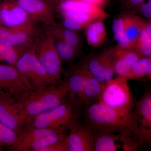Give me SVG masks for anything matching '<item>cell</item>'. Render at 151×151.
Returning a JSON list of instances; mask_svg holds the SVG:
<instances>
[{
  "label": "cell",
  "mask_w": 151,
  "mask_h": 151,
  "mask_svg": "<svg viewBox=\"0 0 151 151\" xmlns=\"http://www.w3.org/2000/svg\"><path fill=\"white\" fill-rule=\"evenodd\" d=\"M83 108L84 124L92 129L107 134H132L141 142L134 112H122L99 102Z\"/></svg>",
  "instance_id": "6da1fadb"
},
{
  "label": "cell",
  "mask_w": 151,
  "mask_h": 151,
  "mask_svg": "<svg viewBox=\"0 0 151 151\" xmlns=\"http://www.w3.org/2000/svg\"><path fill=\"white\" fill-rule=\"evenodd\" d=\"M67 83L32 89L16 101L23 127L32 118L63 103L68 97Z\"/></svg>",
  "instance_id": "7a4b0ae2"
},
{
  "label": "cell",
  "mask_w": 151,
  "mask_h": 151,
  "mask_svg": "<svg viewBox=\"0 0 151 151\" xmlns=\"http://www.w3.org/2000/svg\"><path fill=\"white\" fill-rule=\"evenodd\" d=\"M69 128H35L24 127L15 143L9 147L13 151H40L64 139Z\"/></svg>",
  "instance_id": "3957f363"
},
{
  "label": "cell",
  "mask_w": 151,
  "mask_h": 151,
  "mask_svg": "<svg viewBox=\"0 0 151 151\" xmlns=\"http://www.w3.org/2000/svg\"><path fill=\"white\" fill-rule=\"evenodd\" d=\"M33 48L38 60L47 73L58 84H62L64 71L62 60L56 51L53 39L43 28H38L34 38Z\"/></svg>",
  "instance_id": "277c9868"
},
{
  "label": "cell",
  "mask_w": 151,
  "mask_h": 151,
  "mask_svg": "<svg viewBox=\"0 0 151 151\" xmlns=\"http://www.w3.org/2000/svg\"><path fill=\"white\" fill-rule=\"evenodd\" d=\"M79 111L80 109L70 100L68 95L63 103L34 117L24 127L35 128L66 127L69 129L71 125L79 122Z\"/></svg>",
  "instance_id": "5b68a950"
},
{
  "label": "cell",
  "mask_w": 151,
  "mask_h": 151,
  "mask_svg": "<svg viewBox=\"0 0 151 151\" xmlns=\"http://www.w3.org/2000/svg\"><path fill=\"white\" fill-rule=\"evenodd\" d=\"M98 102L118 111L126 113L132 112L133 98L128 79L118 76L107 81Z\"/></svg>",
  "instance_id": "8992f818"
},
{
  "label": "cell",
  "mask_w": 151,
  "mask_h": 151,
  "mask_svg": "<svg viewBox=\"0 0 151 151\" xmlns=\"http://www.w3.org/2000/svg\"><path fill=\"white\" fill-rule=\"evenodd\" d=\"M14 66L26 77L33 89L58 85L38 60L33 46L19 57Z\"/></svg>",
  "instance_id": "52a82bcc"
},
{
  "label": "cell",
  "mask_w": 151,
  "mask_h": 151,
  "mask_svg": "<svg viewBox=\"0 0 151 151\" xmlns=\"http://www.w3.org/2000/svg\"><path fill=\"white\" fill-rule=\"evenodd\" d=\"M88 55L81 58L63 72V82L67 83L68 97L80 110L82 95L88 79L92 75L87 65Z\"/></svg>",
  "instance_id": "ba28073f"
},
{
  "label": "cell",
  "mask_w": 151,
  "mask_h": 151,
  "mask_svg": "<svg viewBox=\"0 0 151 151\" xmlns=\"http://www.w3.org/2000/svg\"><path fill=\"white\" fill-rule=\"evenodd\" d=\"M32 86L26 77L14 65L0 64V91L17 101Z\"/></svg>",
  "instance_id": "9c48e42d"
},
{
  "label": "cell",
  "mask_w": 151,
  "mask_h": 151,
  "mask_svg": "<svg viewBox=\"0 0 151 151\" xmlns=\"http://www.w3.org/2000/svg\"><path fill=\"white\" fill-rule=\"evenodd\" d=\"M31 21L16 27H8L0 25V42L8 46L32 47L38 28Z\"/></svg>",
  "instance_id": "30bf717a"
},
{
  "label": "cell",
  "mask_w": 151,
  "mask_h": 151,
  "mask_svg": "<svg viewBox=\"0 0 151 151\" xmlns=\"http://www.w3.org/2000/svg\"><path fill=\"white\" fill-rule=\"evenodd\" d=\"M30 19L35 23L45 25L55 26L56 22V6L50 0H17Z\"/></svg>",
  "instance_id": "8fae6325"
},
{
  "label": "cell",
  "mask_w": 151,
  "mask_h": 151,
  "mask_svg": "<svg viewBox=\"0 0 151 151\" xmlns=\"http://www.w3.org/2000/svg\"><path fill=\"white\" fill-rule=\"evenodd\" d=\"M69 130L65 137L67 151H94L93 134L89 126L78 122Z\"/></svg>",
  "instance_id": "7c38bea8"
},
{
  "label": "cell",
  "mask_w": 151,
  "mask_h": 151,
  "mask_svg": "<svg viewBox=\"0 0 151 151\" xmlns=\"http://www.w3.org/2000/svg\"><path fill=\"white\" fill-rule=\"evenodd\" d=\"M141 141L143 145L150 144L151 141V93L146 91L137 103L134 111Z\"/></svg>",
  "instance_id": "4fadbf2b"
},
{
  "label": "cell",
  "mask_w": 151,
  "mask_h": 151,
  "mask_svg": "<svg viewBox=\"0 0 151 151\" xmlns=\"http://www.w3.org/2000/svg\"><path fill=\"white\" fill-rule=\"evenodd\" d=\"M32 21L17 0H3L0 6V25L8 27L21 26ZM33 22V21H32Z\"/></svg>",
  "instance_id": "5bb4252c"
},
{
  "label": "cell",
  "mask_w": 151,
  "mask_h": 151,
  "mask_svg": "<svg viewBox=\"0 0 151 151\" xmlns=\"http://www.w3.org/2000/svg\"><path fill=\"white\" fill-rule=\"evenodd\" d=\"M56 12L88 14L98 19L104 20L109 17L103 7L95 4L81 0H65L56 6Z\"/></svg>",
  "instance_id": "9a60e30c"
},
{
  "label": "cell",
  "mask_w": 151,
  "mask_h": 151,
  "mask_svg": "<svg viewBox=\"0 0 151 151\" xmlns=\"http://www.w3.org/2000/svg\"><path fill=\"white\" fill-rule=\"evenodd\" d=\"M0 122L17 135L23 128L20 121L16 101L4 94L0 95Z\"/></svg>",
  "instance_id": "2e32d148"
},
{
  "label": "cell",
  "mask_w": 151,
  "mask_h": 151,
  "mask_svg": "<svg viewBox=\"0 0 151 151\" xmlns=\"http://www.w3.org/2000/svg\"><path fill=\"white\" fill-rule=\"evenodd\" d=\"M43 29L52 38L64 41L81 50L83 40L78 31L66 28L59 23L55 26L44 25Z\"/></svg>",
  "instance_id": "e0dca14e"
},
{
  "label": "cell",
  "mask_w": 151,
  "mask_h": 151,
  "mask_svg": "<svg viewBox=\"0 0 151 151\" xmlns=\"http://www.w3.org/2000/svg\"><path fill=\"white\" fill-rule=\"evenodd\" d=\"M129 14L123 16L124 29L127 39L132 46L134 47L142 32L146 21L133 12Z\"/></svg>",
  "instance_id": "ac0fdd59"
},
{
  "label": "cell",
  "mask_w": 151,
  "mask_h": 151,
  "mask_svg": "<svg viewBox=\"0 0 151 151\" xmlns=\"http://www.w3.org/2000/svg\"><path fill=\"white\" fill-rule=\"evenodd\" d=\"M84 29L87 43L92 47L101 46L107 40V30L103 20H95Z\"/></svg>",
  "instance_id": "d6986e66"
},
{
  "label": "cell",
  "mask_w": 151,
  "mask_h": 151,
  "mask_svg": "<svg viewBox=\"0 0 151 151\" xmlns=\"http://www.w3.org/2000/svg\"><path fill=\"white\" fill-rule=\"evenodd\" d=\"M94 139V151H116L120 147L116 145L122 134H107L91 128Z\"/></svg>",
  "instance_id": "ffe728a7"
},
{
  "label": "cell",
  "mask_w": 151,
  "mask_h": 151,
  "mask_svg": "<svg viewBox=\"0 0 151 151\" xmlns=\"http://www.w3.org/2000/svg\"><path fill=\"white\" fill-rule=\"evenodd\" d=\"M115 61H119L129 65L144 56L134 47H127L117 45L110 49Z\"/></svg>",
  "instance_id": "44dd1931"
},
{
  "label": "cell",
  "mask_w": 151,
  "mask_h": 151,
  "mask_svg": "<svg viewBox=\"0 0 151 151\" xmlns=\"http://www.w3.org/2000/svg\"><path fill=\"white\" fill-rule=\"evenodd\" d=\"M151 78V56L144 57L134 63L130 68L127 79L140 80Z\"/></svg>",
  "instance_id": "7402d4cb"
},
{
  "label": "cell",
  "mask_w": 151,
  "mask_h": 151,
  "mask_svg": "<svg viewBox=\"0 0 151 151\" xmlns=\"http://www.w3.org/2000/svg\"><path fill=\"white\" fill-rule=\"evenodd\" d=\"M52 39L56 51L63 63L71 64L80 56V50L64 41Z\"/></svg>",
  "instance_id": "603a6c76"
},
{
  "label": "cell",
  "mask_w": 151,
  "mask_h": 151,
  "mask_svg": "<svg viewBox=\"0 0 151 151\" xmlns=\"http://www.w3.org/2000/svg\"><path fill=\"white\" fill-rule=\"evenodd\" d=\"M30 47L8 46L0 42V61H4L9 65H15L19 57Z\"/></svg>",
  "instance_id": "cb8c5ba5"
},
{
  "label": "cell",
  "mask_w": 151,
  "mask_h": 151,
  "mask_svg": "<svg viewBox=\"0 0 151 151\" xmlns=\"http://www.w3.org/2000/svg\"><path fill=\"white\" fill-rule=\"evenodd\" d=\"M134 47L143 56H151V20L146 21L142 32Z\"/></svg>",
  "instance_id": "d4e9b609"
},
{
  "label": "cell",
  "mask_w": 151,
  "mask_h": 151,
  "mask_svg": "<svg viewBox=\"0 0 151 151\" xmlns=\"http://www.w3.org/2000/svg\"><path fill=\"white\" fill-rule=\"evenodd\" d=\"M98 55L101 69L106 83L112 79L115 74L114 59L110 49Z\"/></svg>",
  "instance_id": "484cf974"
},
{
  "label": "cell",
  "mask_w": 151,
  "mask_h": 151,
  "mask_svg": "<svg viewBox=\"0 0 151 151\" xmlns=\"http://www.w3.org/2000/svg\"><path fill=\"white\" fill-rule=\"evenodd\" d=\"M112 30L115 40L118 45L127 47H132L127 39L124 32L123 16L117 17L113 19L112 23Z\"/></svg>",
  "instance_id": "4316f807"
},
{
  "label": "cell",
  "mask_w": 151,
  "mask_h": 151,
  "mask_svg": "<svg viewBox=\"0 0 151 151\" xmlns=\"http://www.w3.org/2000/svg\"><path fill=\"white\" fill-rule=\"evenodd\" d=\"M18 135L0 122V151L4 147H10L16 142Z\"/></svg>",
  "instance_id": "83f0119b"
},
{
  "label": "cell",
  "mask_w": 151,
  "mask_h": 151,
  "mask_svg": "<svg viewBox=\"0 0 151 151\" xmlns=\"http://www.w3.org/2000/svg\"><path fill=\"white\" fill-rule=\"evenodd\" d=\"M87 65L89 71L94 78L100 83L105 84L106 82L102 72L98 55L90 54L88 55Z\"/></svg>",
  "instance_id": "f1b7e54d"
},
{
  "label": "cell",
  "mask_w": 151,
  "mask_h": 151,
  "mask_svg": "<svg viewBox=\"0 0 151 151\" xmlns=\"http://www.w3.org/2000/svg\"><path fill=\"white\" fill-rule=\"evenodd\" d=\"M134 11H136L144 17L151 20V0H147L144 2L134 8Z\"/></svg>",
  "instance_id": "f546056e"
},
{
  "label": "cell",
  "mask_w": 151,
  "mask_h": 151,
  "mask_svg": "<svg viewBox=\"0 0 151 151\" xmlns=\"http://www.w3.org/2000/svg\"><path fill=\"white\" fill-rule=\"evenodd\" d=\"M65 137L61 140L41 149L40 151H67Z\"/></svg>",
  "instance_id": "4dcf8cb0"
},
{
  "label": "cell",
  "mask_w": 151,
  "mask_h": 151,
  "mask_svg": "<svg viewBox=\"0 0 151 151\" xmlns=\"http://www.w3.org/2000/svg\"><path fill=\"white\" fill-rule=\"evenodd\" d=\"M146 0H122L121 8L122 10L132 9Z\"/></svg>",
  "instance_id": "1f68e13d"
},
{
  "label": "cell",
  "mask_w": 151,
  "mask_h": 151,
  "mask_svg": "<svg viewBox=\"0 0 151 151\" xmlns=\"http://www.w3.org/2000/svg\"><path fill=\"white\" fill-rule=\"evenodd\" d=\"M50 1L55 5V6H56L59 3L65 1V0H50ZM81 1L95 4H99L103 0H81Z\"/></svg>",
  "instance_id": "d6a6232c"
},
{
  "label": "cell",
  "mask_w": 151,
  "mask_h": 151,
  "mask_svg": "<svg viewBox=\"0 0 151 151\" xmlns=\"http://www.w3.org/2000/svg\"><path fill=\"white\" fill-rule=\"evenodd\" d=\"M2 0H0V6H1V4L2 2Z\"/></svg>",
  "instance_id": "836d02e7"
},
{
  "label": "cell",
  "mask_w": 151,
  "mask_h": 151,
  "mask_svg": "<svg viewBox=\"0 0 151 151\" xmlns=\"http://www.w3.org/2000/svg\"><path fill=\"white\" fill-rule=\"evenodd\" d=\"M2 94H2V92H1V91H0V95H1Z\"/></svg>",
  "instance_id": "e575fe53"
}]
</instances>
